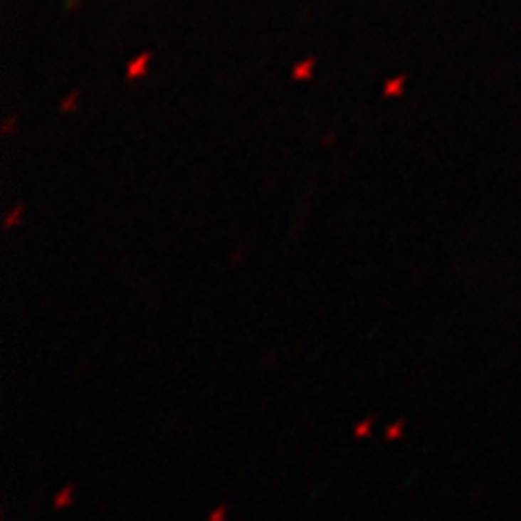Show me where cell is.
I'll use <instances>...</instances> for the list:
<instances>
[{
    "label": "cell",
    "mask_w": 521,
    "mask_h": 521,
    "mask_svg": "<svg viewBox=\"0 0 521 521\" xmlns=\"http://www.w3.org/2000/svg\"><path fill=\"white\" fill-rule=\"evenodd\" d=\"M313 68H315V59L313 57L304 59L302 63H298L293 68V78L295 80H307V78H311L313 76Z\"/></svg>",
    "instance_id": "cell-2"
},
{
    "label": "cell",
    "mask_w": 521,
    "mask_h": 521,
    "mask_svg": "<svg viewBox=\"0 0 521 521\" xmlns=\"http://www.w3.org/2000/svg\"><path fill=\"white\" fill-rule=\"evenodd\" d=\"M76 100H78V92H72L63 102H61V111L63 113H68V111H74V107H76Z\"/></svg>",
    "instance_id": "cell-5"
},
{
    "label": "cell",
    "mask_w": 521,
    "mask_h": 521,
    "mask_svg": "<svg viewBox=\"0 0 521 521\" xmlns=\"http://www.w3.org/2000/svg\"><path fill=\"white\" fill-rule=\"evenodd\" d=\"M76 5H78V0H65V7L68 9H74Z\"/></svg>",
    "instance_id": "cell-6"
},
{
    "label": "cell",
    "mask_w": 521,
    "mask_h": 521,
    "mask_svg": "<svg viewBox=\"0 0 521 521\" xmlns=\"http://www.w3.org/2000/svg\"><path fill=\"white\" fill-rule=\"evenodd\" d=\"M20 217H22V206H16L9 215H7V220H5V226L11 228L16 226V222H20Z\"/></svg>",
    "instance_id": "cell-4"
},
{
    "label": "cell",
    "mask_w": 521,
    "mask_h": 521,
    "mask_svg": "<svg viewBox=\"0 0 521 521\" xmlns=\"http://www.w3.org/2000/svg\"><path fill=\"white\" fill-rule=\"evenodd\" d=\"M404 76H396V78H389L386 83H384V90H382V94L386 96V98H391V96H400L402 94V90H404Z\"/></svg>",
    "instance_id": "cell-3"
},
{
    "label": "cell",
    "mask_w": 521,
    "mask_h": 521,
    "mask_svg": "<svg viewBox=\"0 0 521 521\" xmlns=\"http://www.w3.org/2000/svg\"><path fill=\"white\" fill-rule=\"evenodd\" d=\"M150 59H152V55H150V53H142L137 59L130 61V63H128V68H126V78H128V80H135V78L144 76V74H146V70H148Z\"/></svg>",
    "instance_id": "cell-1"
}]
</instances>
